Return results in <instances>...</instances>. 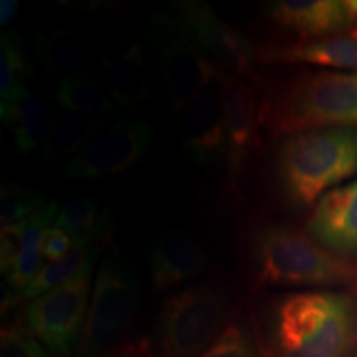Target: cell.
I'll return each mask as SVG.
<instances>
[{
	"label": "cell",
	"instance_id": "1",
	"mask_svg": "<svg viewBox=\"0 0 357 357\" xmlns=\"http://www.w3.org/2000/svg\"><path fill=\"white\" fill-rule=\"evenodd\" d=\"M260 116L280 136L357 126V71H306L270 89Z\"/></svg>",
	"mask_w": 357,
	"mask_h": 357
},
{
	"label": "cell",
	"instance_id": "2",
	"mask_svg": "<svg viewBox=\"0 0 357 357\" xmlns=\"http://www.w3.org/2000/svg\"><path fill=\"white\" fill-rule=\"evenodd\" d=\"M271 336L280 357H347L357 337L354 303L333 291L288 294L276 303Z\"/></svg>",
	"mask_w": 357,
	"mask_h": 357
},
{
	"label": "cell",
	"instance_id": "3",
	"mask_svg": "<svg viewBox=\"0 0 357 357\" xmlns=\"http://www.w3.org/2000/svg\"><path fill=\"white\" fill-rule=\"evenodd\" d=\"M276 171L284 195L298 207H310L357 174V126L287 137L276 155Z\"/></svg>",
	"mask_w": 357,
	"mask_h": 357
},
{
	"label": "cell",
	"instance_id": "4",
	"mask_svg": "<svg viewBox=\"0 0 357 357\" xmlns=\"http://www.w3.org/2000/svg\"><path fill=\"white\" fill-rule=\"evenodd\" d=\"M257 280L270 287H352L357 266L310 235L271 223L258 231L252 248Z\"/></svg>",
	"mask_w": 357,
	"mask_h": 357
},
{
	"label": "cell",
	"instance_id": "5",
	"mask_svg": "<svg viewBox=\"0 0 357 357\" xmlns=\"http://www.w3.org/2000/svg\"><path fill=\"white\" fill-rule=\"evenodd\" d=\"M137 293L139 283L131 265L119 255L102 258L78 347L82 357H102L121 342L136 314Z\"/></svg>",
	"mask_w": 357,
	"mask_h": 357
},
{
	"label": "cell",
	"instance_id": "6",
	"mask_svg": "<svg viewBox=\"0 0 357 357\" xmlns=\"http://www.w3.org/2000/svg\"><path fill=\"white\" fill-rule=\"evenodd\" d=\"M147 38L158 56L169 102L176 114H181L222 77V71L204 56L177 17L164 12L149 15Z\"/></svg>",
	"mask_w": 357,
	"mask_h": 357
},
{
	"label": "cell",
	"instance_id": "7",
	"mask_svg": "<svg viewBox=\"0 0 357 357\" xmlns=\"http://www.w3.org/2000/svg\"><path fill=\"white\" fill-rule=\"evenodd\" d=\"M225 300L211 284H195L172 293L158 323L160 357H200L223 333Z\"/></svg>",
	"mask_w": 357,
	"mask_h": 357
},
{
	"label": "cell",
	"instance_id": "8",
	"mask_svg": "<svg viewBox=\"0 0 357 357\" xmlns=\"http://www.w3.org/2000/svg\"><path fill=\"white\" fill-rule=\"evenodd\" d=\"M91 258L73 278L35 298L26 306V326L53 357H68L82 342L93 293Z\"/></svg>",
	"mask_w": 357,
	"mask_h": 357
},
{
	"label": "cell",
	"instance_id": "9",
	"mask_svg": "<svg viewBox=\"0 0 357 357\" xmlns=\"http://www.w3.org/2000/svg\"><path fill=\"white\" fill-rule=\"evenodd\" d=\"M153 137V126L142 119L114 123L65 164L63 176L73 181H96L126 172L144 158Z\"/></svg>",
	"mask_w": 357,
	"mask_h": 357
},
{
	"label": "cell",
	"instance_id": "10",
	"mask_svg": "<svg viewBox=\"0 0 357 357\" xmlns=\"http://www.w3.org/2000/svg\"><path fill=\"white\" fill-rule=\"evenodd\" d=\"M177 19L202 52L215 58L231 75L250 78L258 65L257 43L245 33L222 20L208 3L200 0H184L172 3Z\"/></svg>",
	"mask_w": 357,
	"mask_h": 357
},
{
	"label": "cell",
	"instance_id": "11",
	"mask_svg": "<svg viewBox=\"0 0 357 357\" xmlns=\"http://www.w3.org/2000/svg\"><path fill=\"white\" fill-rule=\"evenodd\" d=\"M223 73L197 100L182 111L178 141L182 153L195 166L208 169L225 160L227 129L223 111Z\"/></svg>",
	"mask_w": 357,
	"mask_h": 357
},
{
	"label": "cell",
	"instance_id": "12",
	"mask_svg": "<svg viewBox=\"0 0 357 357\" xmlns=\"http://www.w3.org/2000/svg\"><path fill=\"white\" fill-rule=\"evenodd\" d=\"M222 84L227 129V177L234 187L258 146L261 102L257 98L255 84L248 78L223 73Z\"/></svg>",
	"mask_w": 357,
	"mask_h": 357
},
{
	"label": "cell",
	"instance_id": "13",
	"mask_svg": "<svg viewBox=\"0 0 357 357\" xmlns=\"http://www.w3.org/2000/svg\"><path fill=\"white\" fill-rule=\"evenodd\" d=\"M108 95L121 108H136L147 98L149 71L142 43L131 35H116L100 48L98 60Z\"/></svg>",
	"mask_w": 357,
	"mask_h": 357
},
{
	"label": "cell",
	"instance_id": "14",
	"mask_svg": "<svg viewBox=\"0 0 357 357\" xmlns=\"http://www.w3.org/2000/svg\"><path fill=\"white\" fill-rule=\"evenodd\" d=\"M270 19L305 40L339 37L354 29L357 0H278L266 3Z\"/></svg>",
	"mask_w": 357,
	"mask_h": 357
},
{
	"label": "cell",
	"instance_id": "15",
	"mask_svg": "<svg viewBox=\"0 0 357 357\" xmlns=\"http://www.w3.org/2000/svg\"><path fill=\"white\" fill-rule=\"evenodd\" d=\"M307 235L339 255L357 253V181L334 187L314 205Z\"/></svg>",
	"mask_w": 357,
	"mask_h": 357
},
{
	"label": "cell",
	"instance_id": "16",
	"mask_svg": "<svg viewBox=\"0 0 357 357\" xmlns=\"http://www.w3.org/2000/svg\"><path fill=\"white\" fill-rule=\"evenodd\" d=\"M100 48L95 35L84 29L60 26L42 30L35 37V52L40 63L52 77L84 75L89 68H98Z\"/></svg>",
	"mask_w": 357,
	"mask_h": 357
},
{
	"label": "cell",
	"instance_id": "17",
	"mask_svg": "<svg viewBox=\"0 0 357 357\" xmlns=\"http://www.w3.org/2000/svg\"><path fill=\"white\" fill-rule=\"evenodd\" d=\"M261 65H311L321 68L357 70V38L339 37L296 43H257Z\"/></svg>",
	"mask_w": 357,
	"mask_h": 357
},
{
	"label": "cell",
	"instance_id": "18",
	"mask_svg": "<svg viewBox=\"0 0 357 357\" xmlns=\"http://www.w3.org/2000/svg\"><path fill=\"white\" fill-rule=\"evenodd\" d=\"M205 266V252L197 242L182 231L162 234L151 247V280L159 289L184 284L202 273Z\"/></svg>",
	"mask_w": 357,
	"mask_h": 357
},
{
	"label": "cell",
	"instance_id": "19",
	"mask_svg": "<svg viewBox=\"0 0 357 357\" xmlns=\"http://www.w3.org/2000/svg\"><path fill=\"white\" fill-rule=\"evenodd\" d=\"M2 121L12 129L17 149L24 155L37 153L43 147L53 126L48 102L30 91L17 101Z\"/></svg>",
	"mask_w": 357,
	"mask_h": 357
},
{
	"label": "cell",
	"instance_id": "20",
	"mask_svg": "<svg viewBox=\"0 0 357 357\" xmlns=\"http://www.w3.org/2000/svg\"><path fill=\"white\" fill-rule=\"evenodd\" d=\"M32 63L19 35L6 32L0 37V118L6 119L26 89Z\"/></svg>",
	"mask_w": 357,
	"mask_h": 357
},
{
	"label": "cell",
	"instance_id": "21",
	"mask_svg": "<svg viewBox=\"0 0 357 357\" xmlns=\"http://www.w3.org/2000/svg\"><path fill=\"white\" fill-rule=\"evenodd\" d=\"M55 227L65 230L75 245H101L111 234L108 211L102 212L96 200L73 199L61 205Z\"/></svg>",
	"mask_w": 357,
	"mask_h": 357
},
{
	"label": "cell",
	"instance_id": "22",
	"mask_svg": "<svg viewBox=\"0 0 357 357\" xmlns=\"http://www.w3.org/2000/svg\"><path fill=\"white\" fill-rule=\"evenodd\" d=\"M105 126L100 118L82 114L58 116L42 147L45 160H60L79 154Z\"/></svg>",
	"mask_w": 357,
	"mask_h": 357
},
{
	"label": "cell",
	"instance_id": "23",
	"mask_svg": "<svg viewBox=\"0 0 357 357\" xmlns=\"http://www.w3.org/2000/svg\"><path fill=\"white\" fill-rule=\"evenodd\" d=\"M55 100L61 108L91 118L114 111L111 96L86 75L61 78L55 89Z\"/></svg>",
	"mask_w": 357,
	"mask_h": 357
},
{
	"label": "cell",
	"instance_id": "24",
	"mask_svg": "<svg viewBox=\"0 0 357 357\" xmlns=\"http://www.w3.org/2000/svg\"><path fill=\"white\" fill-rule=\"evenodd\" d=\"M100 245H75V248L65 258L58 261H52L48 265H43L38 275L30 281V284L22 291L19 296L20 300H35L48 293L50 289L60 287L65 281L73 278L86 263L100 255Z\"/></svg>",
	"mask_w": 357,
	"mask_h": 357
},
{
	"label": "cell",
	"instance_id": "25",
	"mask_svg": "<svg viewBox=\"0 0 357 357\" xmlns=\"http://www.w3.org/2000/svg\"><path fill=\"white\" fill-rule=\"evenodd\" d=\"M48 202L50 200L42 192L15 184V182H6L0 190L2 234H10V231L19 229L22 223H25L35 213L42 211Z\"/></svg>",
	"mask_w": 357,
	"mask_h": 357
},
{
	"label": "cell",
	"instance_id": "26",
	"mask_svg": "<svg viewBox=\"0 0 357 357\" xmlns=\"http://www.w3.org/2000/svg\"><path fill=\"white\" fill-rule=\"evenodd\" d=\"M0 357H53L33 336L29 326L13 323L2 329Z\"/></svg>",
	"mask_w": 357,
	"mask_h": 357
},
{
	"label": "cell",
	"instance_id": "27",
	"mask_svg": "<svg viewBox=\"0 0 357 357\" xmlns=\"http://www.w3.org/2000/svg\"><path fill=\"white\" fill-rule=\"evenodd\" d=\"M200 357H258L252 339L240 326H227Z\"/></svg>",
	"mask_w": 357,
	"mask_h": 357
},
{
	"label": "cell",
	"instance_id": "28",
	"mask_svg": "<svg viewBox=\"0 0 357 357\" xmlns=\"http://www.w3.org/2000/svg\"><path fill=\"white\" fill-rule=\"evenodd\" d=\"M75 248V242L71 236L66 234L65 230L58 229L53 225L50 230L47 231L43 240V255L47 257L48 261H58L65 258L71 250Z\"/></svg>",
	"mask_w": 357,
	"mask_h": 357
},
{
	"label": "cell",
	"instance_id": "29",
	"mask_svg": "<svg viewBox=\"0 0 357 357\" xmlns=\"http://www.w3.org/2000/svg\"><path fill=\"white\" fill-rule=\"evenodd\" d=\"M102 357H158V356L149 349V344H147L146 341H141V342H134V344L123 346L116 351H111L109 354Z\"/></svg>",
	"mask_w": 357,
	"mask_h": 357
},
{
	"label": "cell",
	"instance_id": "30",
	"mask_svg": "<svg viewBox=\"0 0 357 357\" xmlns=\"http://www.w3.org/2000/svg\"><path fill=\"white\" fill-rule=\"evenodd\" d=\"M20 10V3L17 0H2L0 2V25H8L15 19Z\"/></svg>",
	"mask_w": 357,
	"mask_h": 357
},
{
	"label": "cell",
	"instance_id": "31",
	"mask_svg": "<svg viewBox=\"0 0 357 357\" xmlns=\"http://www.w3.org/2000/svg\"><path fill=\"white\" fill-rule=\"evenodd\" d=\"M352 30H354V35H352V37H356V38H357V22H356L354 29H352Z\"/></svg>",
	"mask_w": 357,
	"mask_h": 357
}]
</instances>
